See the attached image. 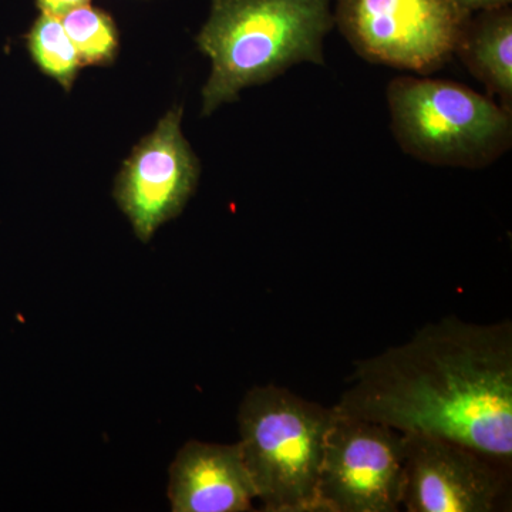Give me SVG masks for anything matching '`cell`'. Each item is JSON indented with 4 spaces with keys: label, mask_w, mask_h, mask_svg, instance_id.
Segmentation results:
<instances>
[{
    "label": "cell",
    "mask_w": 512,
    "mask_h": 512,
    "mask_svg": "<svg viewBox=\"0 0 512 512\" xmlns=\"http://www.w3.org/2000/svg\"><path fill=\"white\" fill-rule=\"evenodd\" d=\"M387 103L397 143L424 163L474 170L511 148L512 111L463 84L400 76Z\"/></svg>",
    "instance_id": "277c9868"
},
{
    "label": "cell",
    "mask_w": 512,
    "mask_h": 512,
    "mask_svg": "<svg viewBox=\"0 0 512 512\" xmlns=\"http://www.w3.org/2000/svg\"><path fill=\"white\" fill-rule=\"evenodd\" d=\"M510 467L456 441L404 434L402 507L407 512H491Z\"/></svg>",
    "instance_id": "ba28073f"
},
{
    "label": "cell",
    "mask_w": 512,
    "mask_h": 512,
    "mask_svg": "<svg viewBox=\"0 0 512 512\" xmlns=\"http://www.w3.org/2000/svg\"><path fill=\"white\" fill-rule=\"evenodd\" d=\"M26 46L40 72L70 92L82 64L62 20L42 13L26 35Z\"/></svg>",
    "instance_id": "8fae6325"
},
{
    "label": "cell",
    "mask_w": 512,
    "mask_h": 512,
    "mask_svg": "<svg viewBox=\"0 0 512 512\" xmlns=\"http://www.w3.org/2000/svg\"><path fill=\"white\" fill-rule=\"evenodd\" d=\"M333 407L268 384L238 413L242 458L266 512H319L318 481Z\"/></svg>",
    "instance_id": "3957f363"
},
{
    "label": "cell",
    "mask_w": 512,
    "mask_h": 512,
    "mask_svg": "<svg viewBox=\"0 0 512 512\" xmlns=\"http://www.w3.org/2000/svg\"><path fill=\"white\" fill-rule=\"evenodd\" d=\"M168 498L174 512L251 511L256 493L238 443L188 441L171 464Z\"/></svg>",
    "instance_id": "9c48e42d"
},
{
    "label": "cell",
    "mask_w": 512,
    "mask_h": 512,
    "mask_svg": "<svg viewBox=\"0 0 512 512\" xmlns=\"http://www.w3.org/2000/svg\"><path fill=\"white\" fill-rule=\"evenodd\" d=\"M456 56L468 72L512 111V12L505 8L471 15L458 43Z\"/></svg>",
    "instance_id": "30bf717a"
},
{
    "label": "cell",
    "mask_w": 512,
    "mask_h": 512,
    "mask_svg": "<svg viewBox=\"0 0 512 512\" xmlns=\"http://www.w3.org/2000/svg\"><path fill=\"white\" fill-rule=\"evenodd\" d=\"M333 25L330 0H212L210 18L195 37L212 63L202 116L295 64L323 66V40Z\"/></svg>",
    "instance_id": "7a4b0ae2"
},
{
    "label": "cell",
    "mask_w": 512,
    "mask_h": 512,
    "mask_svg": "<svg viewBox=\"0 0 512 512\" xmlns=\"http://www.w3.org/2000/svg\"><path fill=\"white\" fill-rule=\"evenodd\" d=\"M458 5L463 6L468 12H481V10H491L505 8L510 6L512 0H456Z\"/></svg>",
    "instance_id": "5bb4252c"
},
{
    "label": "cell",
    "mask_w": 512,
    "mask_h": 512,
    "mask_svg": "<svg viewBox=\"0 0 512 512\" xmlns=\"http://www.w3.org/2000/svg\"><path fill=\"white\" fill-rule=\"evenodd\" d=\"M471 15L456 0H338L333 19L367 62L430 74L456 56Z\"/></svg>",
    "instance_id": "5b68a950"
},
{
    "label": "cell",
    "mask_w": 512,
    "mask_h": 512,
    "mask_svg": "<svg viewBox=\"0 0 512 512\" xmlns=\"http://www.w3.org/2000/svg\"><path fill=\"white\" fill-rule=\"evenodd\" d=\"M89 3L90 0H36L37 8L42 10V13L56 16L59 19L72 12L73 9L89 5Z\"/></svg>",
    "instance_id": "4fadbf2b"
},
{
    "label": "cell",
    "mask_w": 512,
    "mask_h": 512,
    "mask_svg": "<svg viewBox=\"0 0 512 512\" xmlns=\"http://www.w3.org/2000/svg\"><path fill=\"white\" fill-rule=\"evenodd\" d=\"M339 412L456 441L511 468L512 323L430 322L357 360Z\"/></svg>",
    "instance_id": "6da1fadb"
},
{
    "label": "cell",
    "mask_w": 512,
    "mask_h": 512,
    "mask_svg": "<svg viewBox=\"0 0 512 512\" xmlns=\"http://www.w3.org/2000/svg\"><path fill=\"white\" fill-rule=\"evenodd\" d=\"M183 109L174 107L124 161L114 200L140 241L148 242L184 210L197 188L200 161L181 131Z\"/></svg>",
    "instance_id": "52a82bcc"
},
{
    "label": "cell",
    "mask_w": 512,
    "mask_h": 512,
    "mask_svg": "<svg viewBox=\"0 0 512 512\" xmlns=\"http://www.w3.org/2000/svg\"><path fill=\"white\" fill-rule=\"evenodd\" d=\"M82 66H109L119 53V30L109 13L80 6L60 18Z\"/></svg>",
    "instance_id": "7c38bea8"
},
{
    "label": "cell",
    "mask_w": 512,
    "mask_h": 512,
    "mask_svg": "<svg viewBox=\"0 0 512 512\" xmlns=\"http://www.w3.org/2000/svg\"><path fill=\"white\" fill-rule=\"evenodd\" d=\"M403 484L402 431L333 406L320 463L319 512H396Z\"/></svg>",
    "instance_id": "8992f818"
}]
</instances>
